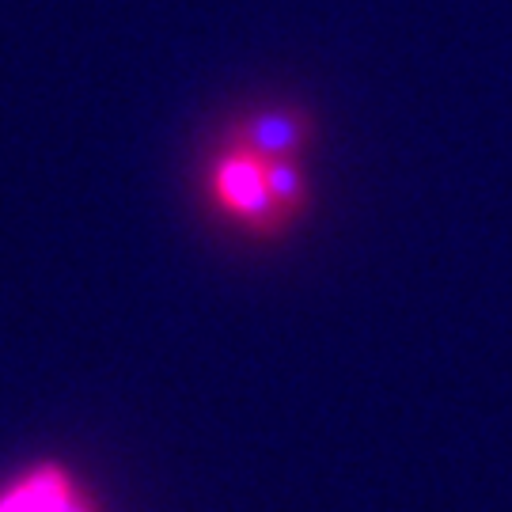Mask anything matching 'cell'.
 <instances>
[{
	"mask_svg": "<svg viewBox=\"0 0 512 512\" xmlns=\"http://www.w3.org/2000/svg\"><path fill=\"white\" fill-rule=\"evenodd\" d=\"M311 118L304 110H251L224 129V141L243 145L266 160H300L311 145Z\"/></svg>",
	"mask_w": 512,
	"mask_h": 512,
	"instance_id": "3957f363",
	"label": "cell"
},
{
	"mask_svg": "<svg viewBox=\"0 0 512 512\" xmlns=\"http://www.w3.org/2000/svg\"><path fill=\"white\" fill-rule=\"evenodd\" d=\"M205 202L213 205L217 217L251 239H281L293 228V220L285 217L270 190L266 156L232 141H220L205 164Z\"/></svg>",
	"mask_w": 512,
	"mask_h": 512,
	"instance_id": "6da1fadb",
	"label": "cell"
},
{
	"mask_svg": "<svg viewBox=\"0 0 512 512\" xmlns=\"http://www.w3.org/2000/svg\"><path fill=\"white\" fill-rule=\"evenodd\" d=\"M0 512H95V505L69 467L38 463L0 490Z\"/></svg>",
	"mask_w": 512,
	"mask_h": 512,
	"instance_id": "7a4b0ae2",
	"label": "cell"
}]
</instances>
